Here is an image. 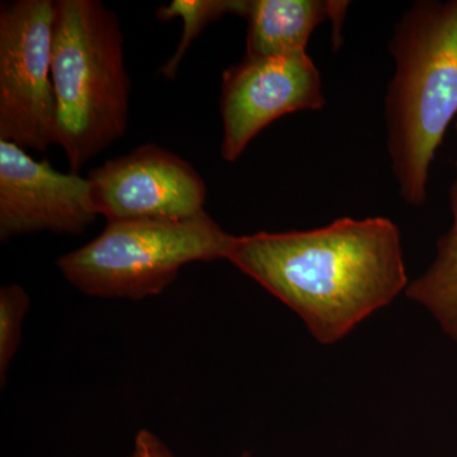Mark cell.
<instances>
[{"mask_svg":"<svg viewBox=\"0 0 457 457\" xmlns=\"http://www.w3.org/2000/svg\"><path fill=\"white\" fill-rule=\"evenodd\" d=\"M227 261L299 315L321 345L341 341L408 287L400 231L385 218L234 237Z\"/></svg>","mask_w":457,"mask_h":457,"instance_id":"1","label":"cell"},{"mask_svg":"<svg viewBox=\"0 0 457 457\" xmlns=\"http://www.w3.org/2000/svg\"><path fill=\"white\" fill-rule=\"evenodd\" d=\"M387 150L402 200H427L429 168L457 114V0L414 3L394 29Z\"/></svg>","mask_w":457,"mask_h":457,"instance_id":"2","label":"cell"},{"mask_svg":"<svg viewBox=\"0 0 457 457\" xmlns=\"http://www.w3.org/2000/svg\"><path fill=\"white\" fill-rule=\"evenodd\" d=\"M51 74L56 145L79 174L128 130L131 80L117 14L99 0H55Z\"/></svg>","mask_w":457,"mask_h":457,"instance_id":"3","label":"cell"},{"mask_svg":"<svg viewBox=\"0 0 457 457\" xmlns=\"http://www.w3.org/2000/svg\"><path fill=\"white\" fill-rule=\"evenodd\" d=\"M233 237L206 212L107 222L88 245L59 258L57 267L89 296L143 300L163 293L189 263L227 261Z\"/></svg>","mask_w":457,"mask_h":457,"instance_id":"4","label":"cell"},{"mask_svg":"<svg viewBox=\"0 0 457 457\" xmlns=\"http://www.w3.org/2000/svg\"><path fill=\"white\" fill-rule=\"evenodd\" d=\"M54 20L55 0L0 5V140L23 150L56 145Z\"/></svg>","mask_w":457,"mask_h":457,"instance_id":"5","label":"cell"},{"mask_svg":"<svg viewBox=\"0 0 457 457\" xmlns=\"http://www.w3.org/2000/svg\"><path fill=\"white\" fill-rule=\"evenodd\" d=\"M320 74L308 53L249 57L221 78V158L234 163L267 126L288 113L321 110Z\"/></svg>","mask_w":457,"mask_h":457,"instance_id":"6","label":"cell"},{"mask_svg":"<svg viewBox=\"0 0 457 457\" xmlns=\"http://www.w3.org/2000/svg\"><path fill=\"white\" fill-rule=\"evenodd\" d=\"M90 198L107 222L167 220L204 212L206 183L194 165L147 143L90 170Z\"/></svg>","mask_w":457,"mask_h":457,"instance_id":"7","label":"cell"},{"mask_svg":"<svg viewBox=\"0 0 457 457\" xmlns=\"http://www.w3.org/2000/svg\"><path fill=\"white\" fill-rule=\"evenodd\" d=\"M88 179L35 161L0 140V239L51 231L82 234L97 218Z\"/></svg>","mask_w":457,"mask_h":457,"instance_id":"8","label":"cell"},{"mask_svg":"<svg viewBox=\"0 0 457 457\" xmlns=\"http://www.w3.org/2000/svg\"><path fill=\"white\" fill-rule=\"evenodd\" d=\"M347 8V2L330 0H248L245 56L306 53L314 29L327 20L341 27Z\"/></svg>","mask_w":457,"mask_h":457,"instance_id":"9","label":"cell"},{"mask_svg":"<svg viewBox=\"0 0 457 457\" xmlns=\"http://www.w3.org/2000/svg\"><path fill=\"white\" fill-rule=\"evenodd\" d=\"M453 225L437 242V255L425 275L407 287V296L431 312L445 335L457 343V179L450 189Z\"/></svg>","mask_w":457,"mask_h":457,"instance_id":"10","label":"cell"},{"mask_svg":"<svg viewBox=\"0 0 457 457\" xmlns=\"http://www.w3.org/2000/svg\"><path fill=\"white\" fill-rule=\"evenodd\" d=\"M248 0H173L156 11V18L170 21L180 18L183 21L182 37L173 55L162 68L161 74L165 79H174L183 57L204 29L227 14L245 17Z\"/></svg>","mask_w":457,"mask_h":457,"instance_id":"11","label":"cell"},{"mask_svg":"<svg viewBox=\"0 0 457 457\" xmlns=\"http://www.w3.org/2000/svg\"><path fill=\"white\" fill-rule=\"evenodd\" d=\"M29 299L20 285H8L0 290V376L4 384L9 365L20 347L22 326Z\"/></svg>","mask_w":457,"mask_h":457,"instance_id":"12","label":"cell"},{"mask_svg":"<svg viewBox=\"0 0 457 457\" xmlns=\"http://www.w3.org/2000/svg\"><path fill=\"white\" fill-rule=\"evenodd\" d=\"M129 457H174V455L158 436L147 429H141L135 436L134 449Z\"/></svg>","mask_w":457,"mask_h":457,"instance_id":"13","label":"cell"},{"mask_svg":"<svg viewBox=\"0 0 457 457\" xmlns=\"http://www.w3.org/2000/svg\"><path fill=\"white\" fill-rule=\"evenodd\" d=\"M239 457H252V453H242V455H240Z\"/></svg>","mask_w":457,"mask_h":457,"instance_id":"14","label":"cell"},{"mask_svg":"<svg viewBox=\"0 0 457 457\" xmlns=\"http://www.w3.org/2000/svg\"><path fill=\"white\" fill-rule=\"evenodd\" d=\"M456 131H457V123H456ZM456 171H457V162H456Z\"/></svg>","mask_w":457,"mask_h":457,"instance_id":"15","label":"cell"}]
</instances>
